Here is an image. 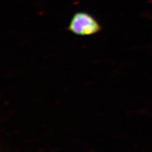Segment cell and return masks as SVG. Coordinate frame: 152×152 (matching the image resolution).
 <instances>
[{
	"mask_svg": "<svg viewBox=\"0 0 152 152\" xmlns=\"http://www.w3.org/2000/svg\"><path fill=\"white\" fill-rule=\"evenodd\" d=\"M67 30L77 36H91L100 32L102 26L91 14L78 12L71 18Z\"/></svg>",
	"mask_w": 152,
	"mask_h": 152,
	"instance_id": "1",
	"label": "cell"
}]
</instances>
